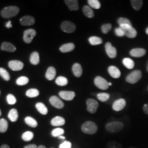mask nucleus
Instances as JSON below:
<instances>
[{"instance_id": "f257e3e1", "label": "nucleus", "mask_w": 148, "mask_h": 148, "mask_svg": "<svg viewBox=\"0 0 148 148\" xmlns=\"http://www.w3.org/2000/svg\"><path fill=\"white\" fill-rule=\"evenodd\" d=\"M19 12V8L16 6H8L4 8L1 12L2 16L5 19L16 16Z\"/></svg>"}, {"instance_id": "f03ea898", "label": "nucleus", "mask_w": 148, "mask_h": 148, "mask_svg": "<svg viewBox=\"0 0 148 148\" xmlns=\"http://www.w3.org/2000/svg\"><path fill=\"white\" fill-rule=\"evenodd\" d=\"M81 130L86 134H94L97 132L98 127L95 122L88 121L83 123L81 126Z\"/></svg>"}, {"instance_id": "7ed1b4c3", "label": "nucleus", "mask_w": 148, "mask_h": 148, "mask_svg": "<svg viewBox=\"0 0 148 148\" xmlns=\"http://www.w3.org/2000/svg\"><path fill=\"white\" fill-rule=\"evenodd\" d=\"M124 125L121 122H112L106 125V130L109 133H117L121 131Z\"/></svg>"}, {"instance_id": "20e7f679", "label": "nucleus", "mask_w": 148, "mask_h": 148, "mask_svg": "<svg viewBox=\"0 0 148 148\" xmlns=\"http://www.w3.org/2000/svg\"><path fill=\"white\" fill-rule=\"evenodd\" d=\"M142 77V72L139 70H136L134 71H133L132 73L129 74L127 77L126 80L127 82L131 84H134L138 82Z\"/></svg>"}, {"instance_id": "39448f33", "label": "nucleus", "mask_w": 148, "mask_h": 148, "mask_svg": "<svg viewBox=\"0 0 148 148\" xmlns=\"http://www.w3.org/2000/svg\"><path fill=\"white\" fill-rule=\"evenodd\" d=\"M86 104L87 110L90 114H95L97 111L99 103L95 99L92 98L88 99L86 101Z\"/></svg>"}, {"instance_id": "423d86ee", "label": "nucleus", "mask_w": 148, "mask_h": 148, "mask_svg": "<svg viewBox=\"0 0 148 148\" xmlns=\"http://www.w3.org/2000/svg\"><path fill=\"white\" fill-rule=\"evenodd\" d=\"M94 82L95 86L101 90H107L109 87V82L101 76H97L95 79Z\"/></svg>"}, {"instance_id": "0eeeda50", "label": "nucleus", "mask_w": 148, "mask_h": 148, "mask_svg": "<svg viewBox=\"0 0 148 148\" xmlns=\"http://www.w3.org/2000/svg\"><path fill=\"white\" fill-rule=\"evenodd\" d=\"M76 27L73 22L64 21L61 24V29L66 33H72L76 30Z\"/></svg>"}, {"instance_id": "6e6552de", "label": "nucleus", "mask_w": 148, "mask_h": 148, "mask_svg": "<svg viewBox=\"0 0 148 148\" xmlns=\"http://www.w3.org/2000/svg\"><path fill=\"white\" fill-rule=\"evenodd\" d=\"M36 35V32L34 29H27L24 32L23 40L24 41L27 43L32 42L33 38Z\"/></svg>"}, {"instance_id": "1a4fd4ad", "label": "nucleus", "mask_w": 148, "mask_h": 148, "mask_svg": "<svg viewBox=\"0 0 148 148\" xmlns=\"http://www.w3.org/2000/svg\"><path fill=\"white\" fill-rule=\"evenodd\" d=\"M106 53L110 58H115L116 57L117 51L116 48L113 47L109 42L106 43L105 46Z\"/></svg>"}, {"instance_id": "9d476101", "label": "nucleus", "mask_w": 148, "mask_h": 148, "mask_svg": "<svg viewBox=\"0 0 148 148\" xmlns=\"http://www.w3.org/2000/svg\"><path fill=\"white\" fill-rule=\"evenodd\" d=\"M126 105V101L120 98L115 101L112 104V109L116 111H120L123 110Z\"/></svg>"}, {"instance_id": "9b49d317", "label": "nucleus", "mask_w": 148, "mask_h": 148, "mask_svg": "<svg viewBox=\"0 0 148 148\" xmlns=\"http://www.w3.org/2000/svg\"><path fill=\"white\" fill-rule=\"evenodd\" d=\"M49 102L52 106L57 109H62L64 106L63 101L55 95L52 96L49 98Z\"/></svg>"}, {"instance_id": "f8f14e48", "label": "nucleus", "mask_w": 148, "mask_h": 148, "mask_svg": "<svg viewBox=\"0 0 148 148\" xmlns=\"http://www.w3.org/2000/svg\"><path fill=\"white\" fill-rule=\"evenodd\" d=\"M59 95L61 98L65 101H70L74 99L75 97V93L73 91H60Z\"/></svg>"}, {"instance_id": "ddd939ff", "label": "nucleus", "mask_w": 148, "mask_h": 148, "mask_svg": "<svg viewBox=\"0 0 148 148\" xmlns=\"http://www.w3.org/2000/svg\"><path fill=\"white\" fill-rule=\"evenodd\" d=\"M8 66L13 71H20L23 68L24 64L19 60H11L8 63Z\"/></svg>"}, {"instance_id": "4468645a", "label": "nucleus", "mask_w": 148, "mask_h": 148, "mask_svg": "<svg viewBox=\"0 0 148 148\" xmlns=\"http://www.w3.org/2000/svg\"><path fill=\"white\" fill-rule=\"evenodd\" d=\"M20 22L23 26H30L34 24L35 23V19L32 16H24L20 19Z\"/></svg>"}, {"instance_id": "2eb2a0df", "label": "nucleus", "mask_w": 148, "mask_h": 148, "mask_svg": "<svg viewBox=\"0 0 148 148\" xmlns=\"http://www.w3.org/2000/svg\"><path fill=\"white\" fill-rule=\"evenodd\" d=\"M130 54L134 57H142L146 54V50L142 48H137L132 49Z\"/></svg>"}, {"instance_id": "dca6fc26", "label": "nucleus", "mask_w": 148, "mask_h": 148, "mask_svg": "<svg viewBox=\"0 0 148 148\" xmlns=\"http://www.w3.org/2000/svg\"><path fill=\"white\" fill-rule=\"evenodd\" d=\"M64 2L68 5L70 11H77L79 9V1L77 0H65Z\"/></svg>"}, {"instance_id": "f3484780", "label": "nucleus", "mask_w": 148, "mask_h": 148, "mask_svg": "<svg viewBox=\"0 0 148 148\" xmlns=\"http://www.w3.org/2000/svg\"><path fill=\"white\" fill-rule=\"evenodd\" d=\"M108 73L112 77L115 79H118L121 76V72L120 70L115 66H110L108 69Z\"/></svg>"}, {"instance_id": "a211bd4d", "label": "nucleus", "mask_w": 148, "mask_h": 148, "mask_svg": "<svg viewBox=\"0 0 148 148\" xmlns=\"http://www.w3.org/2000/svg\"><path fill=\"white\" fill-rule=\"evenodd\" d=\"M75 46L74 43H68L62 45L60 47L59 49H60V51L62 53H68V52L73 51L75 49Z\"/></svg>"}, {"instance_id": "6ab92c4d", "label": "nucleus", "mask_w": 148, "mask_h": 148, "mask_svg": "<svg viewBox=\"0 0 148 148\" xmlns=\"http://www.w3.org/2000/svg\"><path fill=\"white\" fill-rule=\"evenodd\" d=\"M1 50L10 52H14L16 51V48L13 44L10 42L2 43L1 45Z\"/></svg>"}, {"instance_id": "aec40b11", "label": "nucleus", "mask_w": 148, "mask_h": 148, "mask_svg": "<svg viewBox=\"0 0 148 148\" xmlns=\"http://www.w3.org/2000/svg\"><path fill=\"white\" fill-rule=\"evenodd\" d=\"M123 30L125 32V36L128 38H133L136 37L137 35V32L134 27H133L132 26H131L127 29Z\"/></svg>"}, {"instance_id": "412c9836", "label": "nucleus", "mask_w": 148, "mask_h": 148, "mask_svg": "<svg viewBox=\"0 0 148 148\" xmlns=\"http://www.w3.org/2000/svg\"><path fill=\"white\" fill-rule=\"evenodd\" d=\"M65 123V120L63 117L61 116L54 117L51 120V123L53 126H63Z\"/></svg>"}, {"instance_id": "4be33fe9", "label": "nucleus", "mask_w": 148, "mask_h": 148, "mask_svg": "<svg viewBox=\"0 0 148 148\" xmlns=\"http://www.w3.org/2000/svg\"><path fill=\"white\" fill-rule=\"evenodd\" d=\"M72 71L74 75L77 77H79L82 74V68L81 65L79 63H75L72 67Z\"/></svg>"}, {"instance_id": "5701e85b", "label": "nucleus", "mask_w": 148, "mask_h": 148, "mask_svg": "<svg viewBox=\"0 0 148 148\" xmlns=\"http://www.w3.org/2000/svg\"><path fill=\"white\" fill-rule=\"evenodd\" d=\"M56 75V70L53 66H50L47 69V70L46 73V77L47 79L51 81L53 80Z\"/></svg>"}, {"instance_id": "b1692460", "label": "nucleus", "mask_w": 148, "mask_h": 148, "mask_svg": "<svg viewBox=\"0 0 148 148\" xmlns=\"http://www.w3.org/2000/svg\"><path fill=\"white\" fill-rule=\"evenodd\" d=\"M82 11L84 14L87 17L89 18H92L94 17V12L91 8V7L88 5H84L82 8Z\"/></svg>"}, {"instance_id": "393cba45", "label": "nucleus", "mask_w": 148, "mask_h": 148, "mask_svg": "<svg viewBox=\"0 0 148 148\" xmlns=\"http://www.w3.org/2000/svg\"><path fill=\"white\" fill-rule=\"evenodd\" d=\"M30 63L33 65H37L40 63V56L37 52H34L32 53L30 58Z\"/></svg>"}, {"instance_id": "a878e982", "label": "nucleus", "mask_w": 148, "mask_h": 148, "mask_svg": "<svg viewBox=\"0 0 148 148\" xmlns=\"http://www.w3.org/2000/svg\"><path fill=\"white\" fill-rule=\"evenodd\" d=\"M36 108L39 112L42 115H46L48 113V109L42 103H37Z\"/></svg>"}, {"instance_id": "bb28decb", "label": "nucleus", "mask_w": 148, "mask_h": 148, "mask_svg": "<svg viewBox=\"0 0 148 148\" xmlns=\"http://www.w3.org/2000/svg\"><path fill=\"white\" fill-rule=\"evenodd\" d=\"M8 119L12 122H16L18 119V113L16 109H12L9 112Z\"/></svg>"}, {"instance_id": "cd10ccee", "label": "nucleus", "mask_w": 148, "mask_h": 148, "mask_svg": "<svg viewBox=\"0 0 148 148\" xmlns=\"http://www.w3.org/2000/svg\"><path fill=\"white\" fill-rule=\"evenodd\" d=\"M123 64L125 65L126 68L127 69H132L134 68V63L133 62L132 59L129 58H126L123 59L122 61Z\"/></svg>"}, {"instance_id": "c85d7f7f", "label": "nucleus", "mask_w": 148, "mask_h": 148, "mask_svg": "<svg viewBox=\"0 0 148 148\" xmlns=\"http://www.w3.org/2000/svg\"><path fill=\"white\" fill-rule=\"evenodd\" d=\"M131 3L133 8L136 11H139L142 7L143 1L142 0H131Z\"/></svg>"}, {"instance_id": "c756f323", "label": "nucleus", "mask_w": 148, "mask_h": 148, "mask_svg": "<svg viewBox=\"0 0 148 148\" xmlns=\"http://www.w3.org/2000/svg\"><path fill=\"white\" fill-rule=\"evenodd\" d=\"M25 122L28 126L32 128H35L37 126V122L32 117L27 116L25 119Z\"/></svg>"}, {"instance_id": "7c9ffc66", "label": "nucleus", "mask_w": 148, "mask_h": 148, "mask_svg": "<svg viewBox=\"0 0 148 148\" xmlns=\"http://www.w3.org/2000/svg\"><path fill=\"white\" fill-rule=\"evenodd\" d=\"M89 42L91 45L93 46H96L101 44L103 43V40L100 37L97 36H92L90 37L88 39Z\"/></svg>"}, {"instance_id": "2f4dec72", "label": "nucleus", "mask_w": 148, "mask_h": 148, "mask_svg": "<svg viewBox=\"0 0 148 148\" xmlns=\"http://www.w3.org/2000/svg\"><path fill=\"white\" fill-rule=\"evenodd\" d=\"M56 83L60 86H64L68 84V80L65 77L59 76L56 80Z\"/></svg>"}, {"instance_id": "473e14b6", "label": "nucleus", "mask_w": 148, "mask_h": 148, "mask_svg": "<svg viewBox=\"0 0 148 148\" xmlns=\"http://www.w3.org/2000/svg\"><path fill=\"white\" fill-rule=\"evenodd\" d=\"M8 124L7 120L4 119H0V132L5 133L7 131Z\"/></svg>"}, {"instance_id": "72a5a7b5", "label": "nucleus", "mask_w": 148, "mask_h": 148, "mask_svg": "<svg viewBox=\"0 0 148 148\" xmlns=\"http://www.w3.org/2000/svg\"><path fill=\"white\" fill-rule=\"evenodd\" d=\"M39 94H40V92L38 90L35 88H32V89L27 90L26 92V95L30 98L36 97L39 95Z\"/></svg>"}, {"instance_id": "f704fd0d", "label": "nucleus", "mask_w": 148, "mask_h": 148, "mask_svg": "<svg viewBox=\"0 0 148 148\" xmlns=\"http://www.w3.org/2000/svg\"><path fill=\"white\" fill-rule=\"evenodd\" d=\"M97 97L101 101L105 102L109 99L110 95L107 93H99L97 95Z\"/></svg>"}, {"instance_id": "c9c22d12", "label": "nucleus", "mask_w": 148, "mask_h": 148, "mask_svg": "<svg viewBox=\"0 0 148 148\" xmlns=\"http://www.w3.org/2000/svg\"><path fill=\"white\" fill-rule=\"evenodd\" d=\"M88 3L90 7L94 9L98 10L101 8V3L98 0H88Z\"/></svg>"}, {"instance_id": "e433bc0d", "label": "nucleus", "mask_w": 148, "mask_h": 148, "mask_svg": "<svg viewBox=\"0 0 148 148\" xmlns=\"http://www.w3.org/2000/svg\"><path fill=\"white\" fill-rule=\"evenodd\" d=\"M21 137L23 140L29 142L32 140L34 138V133L31 131H27L23 134Z\"/></svg>"}, {"instance_id": "4c0bfd02", "label": "nucleus", "mask_w": 148, "mask_h": 148, "mask_svg": "<svg viewBox=\"0 0 148 148\" xmlns=\"http://www.w3.org/2000/svg\"><path fill=\"white\" fill-rule=\"evenodd\" d=\"M29 81V79L26 76H21L16 79V83L19 86H24L27 84Z\"/></svg>"}, {"instance_id": "58836bf2", "label": "nucleus", "mask_w": 148, "mask_h": 148, "mask_svg": "<svg viewBox=\"0 0 148 148\" xmlns=\"http://www.w3.org/2000/svg\"><path fill=\"white\" fill-rule=\"evenodd\" d=\"M0 75L5 81H9L10 79V75L8 72L2 68H0Z\"/></svg>"}, {"instance_id": "ea45409f", "label": "nucleus", "mask_w": 148, "mask_h": 148, "mask_svg": "<svg viewBox=\"0 0 148 148\" xmlns=\"http://www.w3.org/2000/svg\"><path fill=\"white\" fill-rule=\"evenodd\" d=\"M64 133V130L61 128H57L54 129L52 131V135L54 137H58L59 136H62Z\"/></svg>"}, {"instance_id": "a19ab883", "label": "nucleus", "mask_w": 148, "mask_h": 148, "mask_svg": "<svg viewBox=\"0 0 148 148\" xmlns=\"http://www.w3.org/2000/svg\"><path fill=\"white\" fill-rule=\"evenodd\" d=\"M108 148H122V146L121 144L119 142L115 141H111L108 142L107 144Z\"/></svg>"}, {"instance_id": "79ce46f5", "label": "nucleus", "mask_w": 148, "mask_h": 148, "mask_svg": "<svg viewBox=\"0 0 148 148\" xmlns=\"http://www.w3.org/2000/svg\"><path fill=\"white\" fill-rule=\"evenodd\" d=\"M111 27H112V25H111V24H103L101 27V32L103 34H108V32L111 30Z\"/></svg>"}, {"instance_id": "37998d69", "label": "nucleus", "mask_w": 148, "mask_h": 148, "mask_svg": "<svg viewBox=\"0 0 148 148\" xmlns=\"http://www.w3.org/2000/svg\"><path fill=\"white\" fill-rule=\"evenodd\" d=\"M7 101L9 104L13 105L16 104V97L14 95L11 94H9L7 96Z\"/></svg>"}, {"instance_id": "c03bdc74", "label": "nucleus", "mask_w": 148, "mask_h": 148, "mask_svg": "<svg viewBox=\"0 0 148 148\" xmlns=\"http://www.w3.org/2000/svg\"><path fill=\"white\" fill-rule=\"evenodd\" d=\"M117 23L119 25L122 24H129L132 25V23L131 21L126 18H120L117 20Z\"/></svg>"}, {"instance_id": "a18cd8bd", "label": "nucleus", "mask_w": 148, "mask_h": 148, "mask_svg": "<svg viewBox=\"0 0 148 148\" xmlns=\"http://www.w3.org/2000/svg\"><path fill=\"white\" fill-rule=\"evenodd\" d=\"M115 34L119 37H123L125 36V32L121 27H117L115 30Z\"/></svg>"}, {"instance_id": "49530a36", "label": "nucleus", "mask_w": 148, "mask_h": 148, "mask_svg": "<svg viewBox=\"0 0 148 148\" xmlns=\"http://www.w3.org/2000/svg\"><path fill=\"white\" fill-rule=\"evenodd\" d=\"M71 146H72V144L71 142L65 140L60 144L59 148H71Z\"/></svg>"}, {"instance_id": "de8ad7c7", "label": "nucleus", "mask_w": 148, "mask_h": 148, "mask_svg": "<svg viewBox=\"0 0 148 148\" xmlns=\"http://www.w3.org/2000/svg\"><path fill=\"white\" fill-rule=\"evenodd\" d=\"M143 110L145 114L148 115V104H146L143 106Z\"/></svg>"}, {"instance_id": "09e8293b", "label": "nucleus", "mask_w": 148, "mask_h": 148, "mask_svg": "<svg viewBox=\"0 0 148 148\" xmlns=\"http://www.w3.org/2000/svg\"><path fill=\"white\" fill-rule=\"evenodd\" d=\"M37 147L35 144H30L26 145L24 148H37Z\"/></svg>"}, {"instance_id": "8fccbe9b", "label": "nucleus", "mask_w": 148, "mask_h": 148, "mask_svg": "<svg viewBox=\"0 0 148 148\" xmlns=\"http://www.w3.org/2000/svg\"><path fill=\"white\" fill-rule=\"evenodd\" d=\"M5 27H7V28H10L11 27H12V25L11 24V21H8L6 24H5Z\"/></svg>"}, {"instance_id": "3c124183", "label": "nucleus", "mask_w": 148, "mask_h": 148, "mask_svg": "<svg viewBox=\"0 0 148 148\" xmlns=\"http://www.w3.org/2000/svg\"><path fill=\"white\" fill-rule=\"evenodd\" d=\"M1 148H10V147L8 145H6V144H4L3 145L1 146Z\"/></svg>"}, {"instance_id": "603ef678", "label": "nucleus", "mask_w": 148, "mask_h": 148, "mask_svg": "<svg viewBox=\"0 0 148 148\" xmlns=\"http://www.w3.org/2000/svg\"><path fill=\"white\" fill-rule=\"evenodd\" d=\"M37 148H46V147L45 145H39Z\"/></svg>"}, {"instance_id": "864d4df0", "label": "nucleus", "mask_w": 148, "mask_h": 148, "mask_svg": "<svg viewBox=\"0 0 148 148\" xmlns=\"http://www.w3.org/2000/svg\"><path fill=\"white\" fill-rule=\"evenodd\" d=\"M58 138L59 139H65V137H64L63 136H59Z\"/></svg>"}, {"instance_id": "5fc2aeb1", "label": "nucleus", "mask_w": 148, "mask_h": 148, "mask_svg": "<svg viewBox=\"0 0 148 148\" xmlns=\"http://www.w3.org/2000/svg\"><path fill=\"white\" fill-rule=\"evenodd\" d=\"M145 32H146L147 34V35H148V27H147V28L146 29V30H145Z\"/></svg>"}, {"instance_id": "6e6d98bb", "label": "nucleus", "mask_w": 148, "mask_h": 148, "mask_svg": "<svg viewBox=\"0 0 148 148\" xmlns=\"http://www.w3.org/2000/svg\"><path fill=\"white\" fill-rule=\"evenodd\" d=\"M147 71L148 72V64H147Z\"/></svg>"}, {"instance_id": "4d7b16f0", "label": "nucleus", "mask_w": 148, "mask_h": 148, "mask_svg": "<svg viewBox=\"0 0 148 148\" xmlns=\"http://www.w3.org/2000/svg\"><path fill=\"white\" fill-rule=\"evenodd\" d=\"M112 85V84H111V82H109V86H111Z\"/></svg>"}, {"instance_id": "13d9d810", "label": "nucleus", "mask_w": 148, "mask_h": 148, "mask_svg": "<svg viewBox=\"0 0 148 148\" xmlns=\"http://www.w3.org/2000/svg\"><path fill=\"white\" fill-rule=\"evenodd\" d=\"M129 148H135V147H130Z\"/></svg>"}, {"instance_id": "bf43d9fd", "label": "nucleus", "mask_w": 148, "mask_h": 148, "mask_svg": "<svg viewBox=\"0 0 148 148\" xmlns=\"http://www.w3.org/2000/svg\"><path fill=\"white\" fill-rule=\"evenodd\" d=\"M1 110H0V116H1Z\"/></svg>"}, {"instance_id": "052dcab7", "label": "nucleus", "mask_w": 148, "mask_h": 148, "mask_svg": "<svg viewBox=\"0 0 148 148\" xmlns=\"http://www.w3.org/2000/svg\"></svg>"}, {"instance_id": "680f3d73", "label": "nucleus", "mask_w": 148, "mask_h": 148, "mask_svg": "<svg viewBox=\"0 0 148 148\" xmlns=\"http://www.w3.org/2000/svg\"><path fill=\"white\" fill-rule=\"evenodd\" d=\"M0 93H1V92H0Z\"/></svg>"}]
</instances>
